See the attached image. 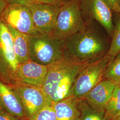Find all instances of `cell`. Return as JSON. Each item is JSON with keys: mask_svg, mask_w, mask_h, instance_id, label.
I'll use <instances>...</instances> for the list:
<instances>
[{"mask_svg": "<svg viewBox=\"0 0 120 120\" xmlns=\"http://www.w3.org/2000/svg\"><path fill=\"white\" fill-rule=\"evenodd\" d=\"M104 31L95 21L86 23L83 30L66 39L65 56L89 64L101 59L107 54L111 43Z\"/></svg>", "mask_w": 120, "mask_h": 120, "instance_id": "1", "label": "cell"}, {"mask_svg": "<svg viewBox=\"0 0 120 120\" xmlns=\"http://www.w3.org/2000/svg\"><path fill=\"white\" fill-rule=\"evenodd\" d=\"M89 64L64 56L62 59L48 66L47 73L41 88L52 103L70 97L77 77Z\"/></svg>", "mask_w": 120, "mask_h": 120, "instance_id": "2", "label": "cell"}, {"mask_svg": "<svg viewBox=\"0 0 120 120\" xmlns=\"http://www.w3.org/2000/svg\"><path fill=\"white\" fill-rule=\"evenodd\" d=\"M66 40L60 39L52 34L30 35V60L39 64L49 66L65 56Z\"/></svg>", "mask_w": 120, "mask_h": 120, "instance_id": "3", "label": "cell"}, {"mask_svg": "<svg viewBox=\"0 0 120 120\" xmlns=\"http://www.w3.org/2000/svg\"><path fill=\"white\" fill-rule=\"evenodd\" d=\"M80 1L69 0L63 5L52 33L54 36L66 40L85 28L86 23L82 15Z\"/></svg>", "mask_w": 120, "mask_h": 120, "instance_id": "4", "label": "cell"}, {"mask_svg": "<svg viewBox=\"0 0 120 120\" xmlns=\"http://www.w3.org/2000/svg\"><path fill=\"white\" fill-rule=\"evenodd\" d=\"M114 57L107 54L83 69L73 86L70 97L82 98L101 82L109 63Z\"/></svg>", "mask_w": 120, "mask_h": 120, "instance_id": "5", "label": "cell"}, {"mask_svg": "<svg viewBox=\"0 0 120 120\" xmlns=\"http://www.w3.org/2000/svg\"><path fill=\"white\" fill-rule=\"evenodd\" d=\"M19 64L9 28L0 20V80L13 86Z\"/></svg>", "mask_w": 120, "mask_h": 120, "instance_id": "6", "label": "cell"}, {"mask_svg": "<svg viewBox=\"0 0 120 120\" xmlns=\"http://www.w3.org/2000/svg\"><path fill=\"white\" fill-rule=\"evenodd\" d=\"M18 95L28 120H31L40 111L52 103L41 87L18 85L13 86Z\"/></svg>", "mask_w": 120, "mask_h": 120, "instance_id": "7", "label": "cell"}, {"mask_svg": "<svg viewBox=\"0 0 120 120\" xmlns=\"http://www.w3.org/2000/svg\"><path fill=\"white\" fill-rule=\"evenodd\" d=\"M0 20L15 30L26 34L39 33L35 27L30 9L27 6L17 4H8Z\"/></svg>", "mask_w": 120, "mask_h": 120, "instance_id": "8", "label": "cell"}, {"mask_svg": "<svg viewBox=\"0 0 120 120\" xmlns=\"http://www.w3.org/2000/svg\"><path fill=\"white\" fill-rule=\"evenodd\" d=\"M82 15L86 22H98L111 37L113 30V13L104 0H81Z\"/></svg>", "mask_w": 120, "mask_h": 120, "instance_id": "9", "label": "cell"}, {"mask_svg": "<svg viewBox=\"0 0 120 120\" xmlns=\"http://www.w3.org/2000/svg\"><path fill=\"white\" fill-rule=\"evenodd\" d=\"M64 4H36L28 6L32 13L35 27L39 33H52L58 14Z\"/></svg>", "mask_w": 120, "mask_h": 120, "instance_id": "10", "label": "cell"}, {"mask_svg": "<svg viewBox=\"0 0 120 120\" xmlns=\"http://www.w3.org/2000/svg\"><path fill=\"white\" fill-rule=\"evenodd\" d=\"M48 66L30 60L19 64L14 78V86L22 85L41 87L46 76Z\"/></svg>", "mask_w": 120, "mask_h": 120, "instance_id": "11", "label": "cell"}, {"mask_svg": "<svg viewBox=\"0 0 120 120\" xmlns=\"http://www.w3.org/2000/svg\"><path fill=\"white\" fill-rule=\"evenodd\" d=\"M0 109L21 120H28L21 101L13 86L0 80Z\"/></svg>", "mask_w": 120, "mask_h": 120, "instance_id": "12", "label": "cell"}, {"mask_svg": "<svg viewBox=\"0 0 120 120\" xmlns=\"http://www.w3.org/2000/svg\"><path fill=\"white\" fill-rule=\"evenodd\" d=\"M117 85L109 80L103 79L82 98L92 108L105 112V106Z\"/></svg>", "mask_w": 120, "mask_h": 120, "instance_id": "13", "label": "cell"}, {"mask_svg": "<svg viewBox=\"0 0 120 120\" xmlns=\"http://www.w3.org/2000/svg\"><path fill=\"white\" fill-rule=\"evenodd\" d=\"M79 101V99L69 97L52 103L56 120H81Z\"/></svg>", "mask_w": 120, "mask_h": 120, "instance_id": "14", "label": "cell"}, {"mask_svg": "<svg viewBox=\"0 0 120 120\" xmlns=\"http://www.w3.org/2000/svg\"><path fill=\"white\" fill-rule=\"evenodd\" d=\"M13 39L15 52L19 64L30 60V35L21 33L7 25Z\"/></svg>", "mask_w": 120, "mask_h": 120, "instance_id": "15", "label": "cell"}, {"mask_svg": "<svg viewBox=\"0 0 120 120\" xmlns=\"http://www.w3.org/2000/svg\"><path fill=\"white\" fill-rule=\"evenodd\" d=\"M120 112V85L115 88L105 106V115L108 120H114Z\"/></svg>", "mask_w": 120, "mask_h": 120, "instance_id": "16", "label": "cell"}, {"mask_svg": "<svg viewBox=\"0 0 120 120\" xmlns=\"http://www.w3.org/2000/svg\"><path fill=\"white\" fill-rule=\"evenodd\" d=\"M112 18L113 30L107 54L111 57H115L120 52V12L113 13Z\"/></svg>", "mask_w": 120, "mask_h": 120, "instance_id": "17", "label": "cell"}, {"mask_svg": "<svg viewBox=\"0 0 120 120\" xmlns=\"http://www.w3.org/2000/svg\"><path fill=\"white\" fill-rule=\"evenodd\" d=\"M79 108L81 120H108L105 116V112L94 109L82 99H79Z\"/></svg>", "mask_w": 120, "mask_h": 120, "instance_id": "18", "label": "cell"}, {"mask_svg": "<svg viewBox=\"0 0 120 120\" xmlns=\"http://www.w3.org/2000/svg\"><path fill=\"white\" fill-rule=\"evenodd\" d=\"M104 79L109 80L120 85V52L112 59L105 70Z\"/></svg>", "mask_w": 120, "mask_h": 120, "instance_id": "19", "label": "cell"}, {"mask_svg": "<svg viewBox=\"0 0 120 120\" xmlns=\"http://www.w3.org/2000/svg\"><path fill=\"white\" fill-rule=\"evenodd\" d=\"M69 0H7L8 4H17L26 6L36 4H64Z\"/></svg>", "mask_w": 120, "mask_h": 120, "instance_id": "20", "label": "cell"}, {"mask_svg": "<svg viewBox=\"0 0 120 120\" xmlns=\"http://www.w3.org/2000/svg\"><path fill=\"white\" fill-rule=\"evenodd\" d=\"M31 120H56L55 112L52 105L43 108Z\"/></svg>", "mask_w": 120, "mask_h": 120, "instance_id": "21", "label": "cell"}, {"mask_svg": "<svg viewBox=\"0 0 120 120\" xmlns=\"http://www.w3.org/2000/svg\"><path fill=\"white\" fill-rule=\"evenodd\" d=\"M112 13L120 12V0H104Z\"/></svg>", "mask_w": 120, "mask_h": 120, "instance_id": "22", "label": "cell"}, {"mask_svg": "<svg viewBox=\"0 0 120 120\" xmlns=\"http://www.w3.org/2000/svg\"><path fill=\"white\" fill-rule=\"evenodd\" d=\"M0 120H21L4 110L0 109Z\"/></svg>", "mask_w": 120, "mask_h": 120, "instance_id": "23", "label": "cell"}, {"mask_svg": "<svg viewBox=\"0 0 120 120\" xmlns=\"http://www.w3.org/2000/svg\"><path fill=\"white\" fill-rule=\"evenodd\" d=\"M8 4L7 0H0V18Z\"/></svg>", "mask_w": 120, "mask_h": 120, "instance_id": "24", "label": "cell"}, {"mask_svg": "<svg viewBox=\"0 0 120 120\" xmlns=\"http://www.w3.org/2000/svg\"><path fill=\"white\" fill-rule=\"evenodd\" d=\"M116 118H120V113H119V114H118V115L117 116V117ZM115 120V119H114Z\"/></svg>", "mask_w": 120, "mask_h": 120, "instance_id": "25", "label": "cell"}, {"mask_svg": "<svg viewBox=\"0 0 120 120\" xmlns=\"http://www.w3.org/2000/svg\"><path fill=\"white\" fill-rule=\"evenodd\" d=\"M120 120V118H116L115 120Z\"/></svg>", "mask_w": 120, "mask_h": 120, "instance_id": "26", "label": "cell"}]
</instances>
